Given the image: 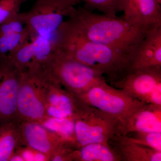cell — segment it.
<instances>
[{"mask_svg":"<svg viewBox=\"0 0 161 161\" xmlns=\"http://www.w3.org/2000/svg\"><path fill=\"white\" fill-rule=\"evenodd\" d=\"M68 17V22L84 36L114 48L129 58L131 63L150 30L132 25L123 17L98 14L81 6L72 8Z\"/></svg>","mask_w":161,"mask_h":161,"instance_id":"cell-1","label":"cell"},{"mask_svg":"<svg viewBox=\"0 0 161 161\" xmlns=\"http://www.w3.org/2000/svg\"><path fill=\"white\" fill-rule=\"evenodd\" d=\"M56 33V47L68 58L100 72L110 85L130 72L131 62L129 58L110 47L87 39L67 20Z\"/></svg>","mask_w":161,"mask_h":161,"instance_id":"cell-2","label":"cell"},{"mask_svg":"<svg viewBox=\"0 0 161 161\" xmlns=\"http://www.w3.org/2000/svg\"><path fill=\"white\" fill-rule=\"evenodd\" d=\"M43 68L54 80L75 95L84 93L106 80L100 72L68 58L56 47L55 44Z\"/></svg>","mask_w":161,"mask_h":161,"instance_id":"cell-3","label":"cell"},{"mask_svg":"<svg viewBox=\"0 0 161 161\" xmlns=\"http://www.w3.org/2000/svg\"><path fill=\"white\" fill-rule=\"evenodd\" d=\"M80 3V0H36L30 9L20 14L31 38L40 36L49 39L72 8Z\"/></svg>","mask_w":161,"mask_h":161,"instance_id":"cell-4","label":"cell"},{"mask_svg":"<svg viewBox=\"0 0 161 161\" xmlns=\"http://www.w3.org/2000/svg\"><path fill=\"white\" fill-rule=\"evenodd\" d=\"M75 95L87 105L115 117L118 122L124 120L144 103L109 85L106 80Z\"/></svg>","mask_w":161,"mask_h":161,"instance_id":"cell-5","label":"cell"},{"mask_svg":"<svg viewBox=\"0 0 161 161\" xmlns=\"http://www.w3.org/2000/svg\"><path fill=\"white\" fill-rule=\"evenodd\" d=\"M118 125V120L115 117L90 107L86 112L75 119L77 148L95 143L109 144L110 139L117 133Z\"/></svg>","mask_w":161,"mask_h":161,"instance_id":"cell-6","label":"cell"},{"mask_svg":"<svg viewBox=\"0 0 161 161\" xmlns=\"http://www.w3.org/2000/svg\"><path fill=\"white\" fill-rule=\"evenodd\" d=\"M111 85L142 102L161 106V66L130 71Z\"/></svg>","mask_w":161,"mask_h":161,"instance_id":"cell-7","label":"cell"},{"mask_svg":"<svg viewBox=\"0 0 161 161\" xmlns=\"http://www.w3.org/2000/svg\"><path fill=\"white\" fill-rule=\"evenodd\" d=\"M46 94L45 83L24 72L18 92L16 120L40 124L47 118Z\"/></svg>","mask_w":161,"mask_h":161,"instance_id":"cell-8","label":"cell"},{"mask_svg":"<svg viewBox=\"0 0 161 161\" xmlns=\"http://www.w3.org/2000/svg\"><path fill=\"white\" fill-rule=\"evenodd\" d=\"M23 73L7 55H0V125L15 119Z\"/></svg>","mask_w":161,"mask_h":161,"instance_id":"cell-9","label":"cell"},{"mask_svg":"<svg viewBox=\"0 0 161 161\" xmlns=\"http://www.w3.org/2000/svg\"><path fill=\"white\" fill-rule=\"evenodd\" d=\"M161 132V106L144 103L118 122L117 133L132 132Z\"/></svg>","mask_w":161,"mask_h":161,"instance_id":"cell-10","label":"cell"},{"mask_svg":"<svg viewBox=\"0 0 161 161\" xmlns=\"http://www.w3.org/2000/svg\"><path fill=\"white\" fill-rule=\"evenodd\" d=\"M19 129L22 146L43 153L49 158L64 141L39 123L19 122Z\"/></svg>","mask_w":161,"mask_h":161,"instance_id":"cell-11","label":"cell"},{"mask_svg":"<svg viewBox=\"0 0 161 161\" xmlns=\"http://www.w3.org/2000/svg\"><path fill=\"white\" fill-rule=\"evenodd\" d=\"M161 5L158 0H124L123 18L132 25L152 29L161 25Z\"/></svg>","mask_w":161,"mask_h":161,"instance_id":"cell-12","label":"cell"},{"mask_svg":"<svg viewBox=\"0 0 161 161\" xmlns=\"http://www.w3.org/2000/svg\"><path fill=\"white\" fill-rule=\"evenodd\" d=\"M46 88L47 105L54 107L68 118L75 119L90 108L77 96L68 92L54 81L44 82Z\"/></svg>","mask_w":161,"mask_h":161,"instance_id":"cell-13","label":"cell"},{"mask_svg":"<svg viewBox=\"0 0 161 161\" xmlns=\"http://www.w3.org/2000/svg\"><path fill=\"white\" fill-rule=\"evenodd\" d=\"M161 66V25L147 33L132 59L130 71Z\"/></svg>","mask_w":161,"mask_h":161,"instance_id":"cell-14","label":"cell"},{"mask_svg":"<svg viewBox=\"0 0 161 161\" xmlns=\"http://www.w3.org/2000/svg\"><path fill=\"white\" fill-rule=\"evenodd\" d=\"M109 143L118 153L121 161H161V151L129 142L116 133Z\"/></svg>","mask_w":161,"mask_h":161,"instance_id":"cell-15","label":"cell"},{"mask_svg":"<svg viewBox=\"0 0 161 161\" xmlns=\"http://www.w3.org/2000/svg\"><path fill=\"white\" fill-rule=\"evenodd\" d=\"M71 161H121L110 144L95 143L76 148L71 154Z\"/></svg>","mask_w":161,"mask_h":161,"instance_id":"cell-16","label":"cell"},{"mask_svg":"<svg viewBox=\"0 0 161 161\" xmlns=\"http://www.w3.org/2000/svg\"><path fill=\"white\" fill-rule=\"evenodd\" d=\"M19 122L14 119L0 126V161H9L12 154L22 147Z\"/></svg>","mask_w":161,"mask_h":161,"instance_id":"cell-17","label":"cell"},{"mask_svg":"<svg viewBox=\"0 0 161 161\" xmlns=\"http://www.w3.org/2000/svg\"><path fill=\"white\" fill-rule=\"evenodd\" d=\"M40 124L63 140L75 142V120L73 119L48 117Z\"/></svg>","mask_w":161,"mask_h":161,"instance_id":"cell-18","label":"cell"},{"mask_svg":"<svg viewBox=\"0 0 161 161\" xmlns=\"http://www.w3.org/2000/svg\"><path fill=\"white\" fill-rule=\"evenodd\" d=\"M8 58L23 73L26 71L34 58L35 53L31 40L22 43L7 54Z\"/></svg>","mask_w":161,"mask_h":161,"instance_id":"cell-19","label":"cell"},{"mask_svg":"<svg viewBox=\"0 0 161 161\" xmlns=\"http://www.w3.org/2000/svg\"><path fill=\"white\" fill-rule=\"evenodd\" d=\"M84 7L91 11L95 10L111 17H116L118 13L123 11L124 0H80Z\"/></svg>","mask_w":161,"mask_h":161,"instance_id":"cell-20","label":"cell"},{"mask_svg":"<svg viewBox=\"0 0 161 161\" xmlns=\"http://www.w3.org/2000/svg\"><path fill=\"white\" fill-rule=\"evenodd\" d=\"M123 136L131 142L161 151V132H132Z\"/></svg>","mask_w":161,"mask_h":161,"instance_id":"cell-21","label":"cell"},{"mask_svg":"<svg viewBox=\"0 0 161 161\" xmlns=\"http://www.w3.org/2000/svg\"><path fill=\"white\" fill-rule=\"evenodd\" d=\"M31 39L30 33L26 27L22 32L0 35V55H7L19 45L30 41Z\"/></svg>","mask_w":161,"mask_h":161,"instance_id":"cell-22","label":"cell"},{"mask_svg":"<svg viewBox=\"0 0 161 161\" xmlns=\"http://www.w3.org/2000/svg\"><path fill=\"white\" fill-rule=\"evenodd\" d=\"M20 12L0 23V35L22 32L26 29V24Z\"/></svg>","mask_w":161,"mask_h":161,"instance_id":"cell-23","label":"cell"},{"mask_svg":"<svg viewBox=\"0 0 161 161\" xmlns=\"http://www.w3.org/2000/svg\"><path fill=\"white\" fill-rule=\"evenodd\" d=\"M28 0H0V23L20 12L21 7Z\"/></svg>","mask_w":161,"mask_h":161,"instance_id":"cell-24","label":"cell"},{"mask_svg":"<svg viewBox=\"0 0 161 161\" xmlns=\"http://www.w3.org/2000/svg\"><path fill=\"white\" fill-rule=\"evenodd\" d=\"M76 148L75 142L63 141L52 153L49 161H71V154Z\"/></svg>","mask_w":161,"mask_h":161,"instance_id":"cell-25","label":"cell"},{"mask_svg":"<svg viewBox=\"0 0 161 161\" xmlns=\"http://www.w3.org/2000/svg\"><path fill=\"white\" fill-rule=\"evenodd\" d=\"M21 156L24 161H34L35 150L27 146H22L15 150Z\"/></svg>","mask_w":161,"mask_h":161,"instance_id":"cell-26","label":"cell"},{"mask_svg":"<svg viewBox=\"0 0 161 161\" xmlns=\"http://www.w3.org/2000/svg\"><path fill=\"white\" fill-rule=\"evenodd\" d=\"M49 157L43 153L35 150L34 161H49Z\"/></svg>","mask_w":161,"mask_h":161,"instance_id":"cell-27","label":"cell"},{"mask_svg":"<svg viewBox=\"0 0 161 161\" xmlns=\"http://www.w3.org/2000/svg\"><path fill=\"white\" fill-rule=\"evenodd\" d=\"M9 161H24V160L19 153L14 151L9 158Z\"/></svg>","mask_w":161,"mask_h":161,"instance_id":"cell-28","label":"cell"},{"mask_svg":"<svg viewBox=\"0 0 161 161\" xmlns=\"http://www.w3.org/2000/svg\"><path fill=\"white\" fill-rule=\"evenodd\" d=\"M158 2H159V3H160V4H161V0H158Z\"/></svg>","mask_w":161,"mask_h":161,"instance_id":"cell-29","label":"cell"}]
</instances>
